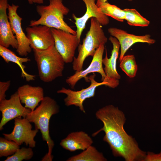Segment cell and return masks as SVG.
<instances>
[{"label":"cell","instance_id":"1","mask_svg":"<svg viewBox=\"0 0 161 161\" xmlns=\"http://www.w3.org/2000/svg\"><path fill=\"white\" fill-rule=\"evenodd\" d=\"M95 116L103 126L92 134L93 137L103 131V140L109 144L114 156L121 157L126 161H143L146 153L140 149L134 139L125 131L126 118L122 111L113 105H108L99 109Z\"/></svg>","mask_w":161,"mask_h":161},{"label":"cell","instance_id":"2","mask_svg":"<svg viewBox=\"0 0 161 161\" xmlns=\"http://www.w3.org/2000/svg\"><path fill=\"white\" fill-rule=\"evenodd\" d=\"M59 111V107L56 101L49 97L46 96L40 105L28 113L26 117L30 123L34 124L35 129L40 130L43 140L48 145V152L42 161H51L53 158L52 153L54 143L49 134V123L52 116L58 113Z\"/></svg>","mask_w":161,"mask_h":161},{"label":"cell","instance_id":"3","mask_svg":"<svg viewBox=\"0 0 161 161\" xmlns=\"http://www.w3.org/2000/svg\"><path fill=\"white\" fill-rule=\"evenodd\" d=\"M49 0V4L48 5L37 6L36 10L40 18L37 20L30 21L29 26L44 25L76 35V31L64 21V16L68 14L69 10L64 4L63 0Z\"/></svg>","mask_w":161,"mask_h":161},{"label":"cell","instance_id":"4","mask_svg":"<svg viewBox=\"0 0 161 161\" xmlns=\"http://www.w3.org/2000/svg\"><path fill=\"white\" fill-rule=\"evenodd\" d=\"M90 28L83 39L82 44L78 47V55L74 57L72 62V68L75 71H79L83 69L86 59L89 56L94 55L97 49L101 44H105L108 39L102 28V25L94 17L90 18Z\"/></svg>","mask_w":161,"mask_h":161},{"label":"cell","instance_id":"5","mask_svg":"<svg viewBox=\"0 0 161 161\" xmlns=\"http://www.w3.org/2000/svg\"><path fill=\"white\" fill-rule=\"evenodd\" d=\"M33 50L41 81L49 83L62 76L65 63L55 46L44 51Z\"/></svg>","mask_w":161,"mask_h":161},{"label":"cell","instance_id":"6","mask_svg":"<svg viewBox=\"0 0 161 161\" xmlns=\"http://www.w3.org/2000/svg\"><path fill=\"white\" fill-rule=\"evenodd\" d=\"M96 75L93 73L87 78L90 82V85L85 89L78 91H74L69 89L63 87L57 91L58 93L64 94L66 97L64 99L65 105L68 106L74 105L79 107V109L85 113L83 103L87 98L94 97L95 94L96 88L101 85H105L109 87V84L104 81L98 82L96 81L95 78Z\"/></svg>","mask_w":161,"mask_h":161},{"label":"cell","instance_id":"7","mask_svg":"<svg viewBox=\"0 0 161 161\" xmlns=\"http://www.w3.org/2000/svg\"><path fill=\"white\" fill-rule=\"evenodd\" d=\"M55 41V46L65 63L72 62L75 50L80 42L76 35L51 28Z\"/></svg>","mask_w":161,"mask_h":161},{"label":"cell","instance_id":"8","mask_svg":"<svg viewBox=\"0 0 161 161\" xmlns=\"http://www.w3.org/2000/svg\"><path fill=\"white\" fill-rule=\"evenodd\" d=\"M32 128L30 122L26 118L18 117L14 119V126L12 132L8 134L3 133V135L6 139L15 142L19 145L24 143L26 146L33 148L35 146L34 139L38 130H32Z\"/></svg>","mask_w":161,"mask_h":161},{"label":"cell","instance_id":"9","mask_svg":"<svg viewBox=\"0 0 161 161\" xmlns=\"http://www.w3.org/2000/svg\"><path fill=\"white\" fill-rule=\"evenodd\" d=\"M105 48V44H101L97 49L93 57L91 62L87 68L79 71H75V73L66 80V83L73 89L77 82L82 78L87 79V76L92 73L97 72L101 75V80L108 83L109 87L112 88V85L107 78L103 66V55Z\"/></svg>","mask_w":161,"mask_h":161},{"label":"cell","instance_id":"10","mask_svg":"<svg viewBox=\"0 0 161 161\" xmlns=\"http://www.w3.org/2000/svg\"><path fill=\"white\" fill-rule=\"evenodd\" d=\"M25 30L30 47L33 50L43 51L55 46L51 28L39 25L27 27Z\"/></svg>","mask_w":161,"mask_h":161},{"label":"cell","instance_id":"11","mask_svg":"<svg viewBox=\"0 0 161 161\" xmlns=\"http://www.w3.org/2000/svg\"><path fill=\"white\" fill-rule=\"evenodd\" d=\"M18 7V5L13 4L11 5L8 4L7 14L12 31L18 43L16 51L19 55L26 57L31 52L32 48L21 27L22 18L17 13Z\"/></svg>","mask_w":161,"mask_h":161},{"label":"cell","instance_id":"12","mask_svg":"<svg viewBox=\"0 0 161 161\" xmlns=\"http://www.w3.org/2000/svg\"><path fill=\"white\" fill-rule=\"evenodd\" d=\"M21 103L17 91L10 96L9 99H5L0 101V111L2 113L0 130L10 121L18 117L26 118L31 111L30 109L23 106Z\"/></svg>","mask_w":161,"mask_h":161},{"label":"cell","instance_id":"13","mask_svg":"<svg viewBox=\"0 0 161 161\" xmlns=\"http://www.w3.org/2000/svg\"><path fill=\"white\" fill-rule=\"evenodd\" d=\"M108 32L112 36L118 41L120 45V52L119 58L120 62L129 48L134 44L143 43L149 44H154L155 40L151 38L149 34L138 35L130 34L123 30L116 27H111L108 29Z\"/></svg>","mask_w":161,"mask_h":161},{"label":"cell","instance_id":"14","mask_svg":"<svg viewBox=\"0 0 161 161\" xmlns=\"http://www.w3.org/2000/svg\"><path fill=\"white\" fill-rule=\"evenodd\" d=\"M82 0L86 7V11L84 14L80 17H77L74 14H72L77 27L76 35L80 42L82 33L85 28L86 24L89 19L95 18L103 26L107 25L109 23L108 16L102 13L97 5L95 2L97 0Z\"/></svg>","mask_w":161,"mask_h":161},{"label":"cell","instance_id":"15","mask_svg":"<svg viewBox=\"0 0 161 161\" xmlns=\"http://www.w3.org/2000/svg\"><path fill=\"white\" fill-rule=\"evenodd\" d=\"M8 0H0V45L7 48L11 46L16 49L18 41L12 31L7 13Z\"/></svg>","mask_w":161,"mask_h":161},{"label":"cell","instance_id":"16","mask_svg":"<svg viewBox=\"0 0 161 161\" xmlns=\"http://www.w3.org/2000/svg\"><path fill=\"white\" fill-rule=\"evenodd\" d=\"M109 40L113 45L111 55L110 58H108L106 49V55L105 58L103 59V64L105 66L104 70L107 78L111 82L112 88H114L119 85V80L120 78V76L118 73L116 68L117 61L120 45L115 38L111 36L109 38Z\"/></svg>","mask_w":161,"mask_h":161},{"label":"cell","instance_id":"17","mask_svg":"<svg viewBox=\"0 0 161 161\" xmlns=\"http://www.w3.org/2000/svg\"><path fill=\"white\" fill-rule=\"evenodd\" d=\"M17 92L21 103L31 111L36 108L44 97V89L40 86L26 84L19 87Z\"/></svg>","mask_w":161,"mask_h":161},{"label":"cell","instance_id":"18","mask_svg":"<svg viewBox=\"0 0 161 161\" xmlns=\"http://www.w3.org/2000/svg\"><path fill=\"white\" fill-rule=\"evenodd\" d=\"M93 141L89 135L82 131L71 132L62 139L60 144L64 148L74 151L84 150L92 145Z\"/></svg>","mask_w":161,"mask_h":161},{"label":"cell","instance_id":"19","mask_svg":"<svg viewBox=\"0 0 161 161\" xmlns=\"http://www.w3.org/2000/svg\"><path fill=\"white\" fill-rule=\"evenodd\" d=\"M0 55L6 63L12 62L16 64L21 69V77L25 78L27 81L35 80L36 76L29 74L25 70V66L23 64L30 61L28 57H19L8 48L0 45Z\"/></svg>","mask_w":161,"mask_h":161},{"label":"cell","instance_id":"20","mask_svg":"<svg viewBox=\"0 0 161 161\" xmlns=\"http://www.w3.org/2000/svg\"><path fill=\"white\" fill-rule=\"evenodd\" d=\"M103 154L92 145L80 153L69 158L67 161H106Z\"/></svg>","mask_w":161,"mask_h":161},{"label":"cell","instance_id":"21","mask_svg":"<svg viewBox=\"0 0 161 161\" xmlns=\"http://www.w3.org/2000/svg\"><path fill=\"white\" fill-rule=\"evenodd\" d=\"M126 20L127 23L131 26L146 27L150 23L149 21L137 11L134 9L125 8Z\"/></svg>","mask_w":161,"mask_h":161},{"label":"cell","instance_id":"22","mask_svg":"<svg viewBox=\"0 0 161 161\" xmlns=\"http://www.w3.org/2000/svg\"><path fill=\"white\" fill-rule=\"evenodd\" d=\"M100 11L103 14L110 16L120 22L125 20V12L117 6L107 2L103 3L98 7Z\"/></svg>","mask_w":161,"mask_h":161},{"label":"cell","instance_id":"23","mask_svg":"<svg viewBox=\"0 0 161 161\" xmlns=\"http://www.w3.org/2000/svg\"><path fill=\"white\" fill-rule=\"evenodd\" d=\"M120 62V67L128 76L130 78L135 76L138 68L134 55H124Z\"/></svg>","mask_w":161,"mask_h":161},{"label":"cell","instance_id":"24","mask_svg":"<svg viewBox=\"0 0 161 161\" xmlns=\"http://www.w3.org/2000/svg\"><path fill=\"white\" fill-rule=\"evenodd\" d=\"M19 148V145L15 142L0 137V157L12 155Z\"/></svg>","mask_w":161,"mask_h":161},{"label":"cell","instance_id":"25","mask_svg":"<svg viewBox=\"0 0 161 161\" xmlns=\"http://www.w3.org/2000/svg\"><path fill=\"white\" fill-rule=\"evenodd\" d=\"M33 152L31 147L19 148L12 155L8 157L4 161H21L28 160L33 157Z\"/></svg>","mask_w":161,"mask_h":161},{"label":"cell","instance_id":"26","mask_svg":"<svg viewBox=\"0 0 161 161\" xmlns=\"http://www.w3.org/2000/svg\"><path fill=\"white\" fill-rule=\"evenodd\" d=\"M11 81H0V101L5 99V93L10 87Z\"/></svg>","mask_w":161,"mask_h":161},{"label":"cell","instance_id":"27","mask_svg":"<svg viewBox=\"0 0 161 161\" xmlns=\"http://www.w3.org/2000/svg\"><path fill=\"white\" fill-rule=\"evenodd\" d=\"M143 161H161V152L159 154H155L153 153L148 152Z\"/></svg>","mask_w":161,"mask_h":161},{"label":"cell","instance_id":"28","mask_svg":"<svg viewBox=\"0 0 161 161\" xmlns=\"http://www.w3.org/2000/svg\"><path fill=\"white\" fill-rule=\"evenodd\" d=\"M28 1L30 4H32L33 3L42 4L44 3V0H26Z\"/></svg>","mask_w":161,"mask_h":161},{"label":"cell","instance_id":"29","mask_svg":"<svg viewBox=\"0 0 161 161\" xmlns=\"http://www.w3.org/2000/svg\"><path fill=\"white\" fill-rule=\"evenodd\" d=\"M107 0H97L96 4L98 7L102 4L107 2Z\"/></svg>","mask_w":161,"mask_h":161},{"label":"cell","instance_id":"30","mask_svg":"<svg viewBox=\"0 0 161 161\" xmlns=\"http://www.w3.org/2000/svg\"><path fill=\"white\" fill-rule=\"evenodd\" d=\"M126 0L128 1H132L133 0Z\"/></svg>","mask_w":161,"mask_h":161}]
</instances>
